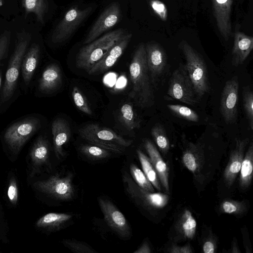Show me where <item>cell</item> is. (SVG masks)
I'll use <instances>...</instances> for the list:
<instances>
[{
	"instance_id": "cell-39",
	"label": "cell",
	"mask_w": 253,
	"mask_h": 253,
	"mask_svg": "<svg viewBox=\"0 0 253 253\" xmlns=\"http://www.w3.org/2000/svg\"><path fill=\"white\" fill-rule=\"evenodd\" d=\"M150 5L154 12L163 21H166L168 11L166 5L159 0H151Z\"/></svg>"
},
{
	"instance_id": "cell-4",
	"label": "cell",
	"mask_w": 253,
	"mask_h": 253,
	"mask_svg": "<svg viewBox=\"0 0 253 253\" xmlns=\"http://www.w3.org/2000/svg\"><path fill=\"white\" fill-rule=\"evenodd\" d=\"M79 133L90 144L118 154L124 152L125 148L133 142L132 140L123 138L110 128L96 124L84 126L79 129Z\"/></svg>"
},
{
	"instance_id": "cell-31",
	"label": "cell",
	"mask_w": 253,
	"mask_h": 253,
	"mask_svg": "<svg viewBox=\"0 0 253 253\" xmlns=\"http://www.w3.org/2000/svg\"><path fill=\"white\" fill-rule=\"evenodd\" d=\"M199 154V146L193 143H190L183 153V163L187 169L192 172H195L198 169Z\"/></svg>"
},
{
	"instance_id": "cell-23",
	"label": "cell",
	"mask_w": 253,
	"mask_h": 253,
	"mask_svg": "<svg viewBox=\"0 0 253 253\" xmlns=\"http://www.w3.org/2000/svg\"><path fill=\"white\" fill-rule=\"evenodd\" d=\"M62 74L60 67L56 64L48 65L43 71L39 81V88L44 92L56 89L61 84Z\"/></svg>"
},
{
	"instance_id": "cell-30",
	"label": "cell",
	"mask_w": 253,
	"mask_h": 253,
	"mask_svg": "<svg viewBox=\"0 0 253 253\" xmlns=\"http://www.w3.org/2000/svg\"><path fill=\"white\" fill-rule=\"evenodd\" d=\"M152 137L164 155H166L169 149V141L163 126L159 123L155 125L151 129Z\"/></svg>"
},
{
	"instance_id": "cell-24",
	"label": "cell",
	"mask_w": 253,
	"mask_h": 253,
	"mask_svg": "<svg viewBox=\"0 0 253 253\" xmlns=\"http://www.w3.org/2000/svg\"><path fill=\"white\" fill-rule=\"evenodd\" d=\"M40 53L39 45L34 44L23 57L21 70L23 79L26 85L29 84L34 74L39 61Z\"/></svg>"
},
{
	"instance_id": "cell-21",
	"label": "cell",
	"mask_w": 253,
	"mask_h": 253,
	"mask_svg": "<svg viewBox=\"0 0 253 253\" xmlns=\"http://www.w3.org/2000/svg\"><path fill=\"white\" fill-rule=\"evenodd\" d=\"M73 216L65 213H48L36 222V226L39 228L46 231L55 232L65 227L71 221Z\"/></svg>"
},
{
	"instance_id": "cell-35",
	"label": "cell",
	"mask_w": 253,
	"mask_h": 253,
	"mask_svg": "<svg viewBox=\"0 0 253 253\" xmlns=\"http://www.w3.org/2000/svg\"><path fill=\"white\" fill-rule=\"evenodd\" d=\"M131 175L136 184L143 189L150 192H154L153 186L146 175L136 165L131 164L129 167Z\"/></svg>"
},
{
	"instance_id": "cell-12",
	"label": "cell",
	"mask_w": 253,
	"mask_h": 253,
	"mask_svg": "<svg viewBox=\"0 0 253 253\" xmlns=\"http://www.w3.org/2000/svg\"><path fill=\"white\" fill-rule=\"evenodd\" d=\"M239 84L235 77L226 82L221 94L220 110L226 123H234L237 119Z\"/></svg>"
},
{
	"instance_id": "cell-40",
	"label": "cell",
	"mask_w": 253,
	"mask_h": 253,
	"mask_svg": "<svg viewBox=\"0 0 253 253\" xmlns=\"http://www.w3.org/2000/svg\"><path fill=\"white\" fill-rule=\"evenodd\" d=\"M7 195L9 202L13 205H16L18 200V189L14 178H11L9 181Z\"/></svg>"
},
{
	"instance_id": "cell-9",
	"label": "cell",
	"mask_w": 253,
	"mask_h": 253,
	"mask_svg": "<svg viewBox=\"0 0 253 253\" xmlns=\"http://www.w3.org/2000/svg\"><path fill=\"white\" fill-rule=\"evenodd\" d=\"M40 126V121L36 118L18 122L7 128L4 134V140L11 151L16 154Z\"/></svg>"
},
{
	"instance_id": "cell-10",
	"label": "cell",
	"mask_w": 253,
	"mask_h": 253,
	"mask_svg": "<svg viewBox=\"0 0 253 253\" xmlns=\"http://www.w3.org/2000/svg\"><path fill=\"white\" fill-rule=\"evenodd\" d=\"M92 10V7L83 9L78 7L70 9L54 29L51 36L52 42L54 43H61L68 39L87 17Z\"/></svg>"
},
{
	"instance_id": "cell-36",
	"label": "cell",
	"mask_w": 253,
	"mask_h": 253,
	"mask_svg": "<svg viewBox=\"0 0 253 253\" xmlns=\"http://www.w3.org/2000/svg\"><path fill=\"white\" fill-rule=\"evenodd\" d=\"M62 244L72 252L76 253H96V251L84 242L75 239H64Z\"/></svg>"
},
{
	"instance_id": "cell-33",
	"label": "cell",
	"mask_w": 253,
	"mask_h": 253,
	"mask_svg": "<svg viewBox=\"0 0 253 253\" xmlns=\"http://www.w3.org/2000/svg\"><path fill=\"white\" fill-rule=\"evenodd\" d=\"M243 103L245 113L248 122L250 129H253V93L250 86L243 88Z\"/></svg>"
},
{
	"instance_id": "cell-18",
	"label": "cell",
	"mask_w": 253,
	"mask_h": 253,
	"mask_svg": "<svg viewBox=\"0 0 253 253\" xmlns=\"http://www.w3.org/2000/svg\"><path fill=\"white\" fill-rule=\"evenodd\" d=\"M253 49V38L243 32L236 31L232 50V64L242 65Z\"/></svg>"
},
{
	"instance_id": "cell-43",
	"label": "cell",
	"mask_w": 253,
	"mask_h": 253,
	"mask_svg": "<svg viewBox=\"0 0 253 253\" xmlns=\"http://www.w3.org/2000/svg\"><path fill=\"white\" fill-rule=\"evenodd\" d=\"M215 250V245L211 240L207 241L203 245V250L205 253H213Z\"/></svg>"
},
{
	"instance_id": "cell-32",
	"label": "cell",
	"mask_w": 253,
	"mask_h": 253,
	"mask_svg": "<svg viewBox=\"0 0 253 253\" xmlns=\"http://www.w3.org/2000/svg\"><path fill=\"white\" fill-rule=\"evenodd\" d=\"M168 108L177 117L188 121L198 122L199 115L191 108L179 104H168Z\"/></svg>"
},
{
	"instance_id": "cell-29",
	"label": "cell",
	"mask_w": 253,
	"mask_h": 253,
	"mask_svg": "<svg viewBox=\"0 0 253 253\" xmlns=\"http://www.w3.org/2000/svg\"><path fill=\"white\" fill-rule=\"evenodd\" d=\"M23 5L27 13H34L38 21L44 23V17L48 8L47 0H23Z\"/></svg>"
},
{
	"instance_id": "cell-38",
	"label": "cell",
	"mask_w": 253,
	"mask_h": 253,
	"mask_svg": "<svg viewBox=\"0 0 253 253\" xmlns=\"http://www.w3.org/2000/svg\"><path fill=\"white\" fill-rule=\"evenodd\" d=\"M220 210L224 213L229 214H239L245 210V204L234 201H224L220 206Z\"/></svg>"
},
{
	"instance_id": "cell-25",
	"label": "cell",
	"mask_w": 253,
	"mask_h": 253,
	"mask_svg": "<svg viewBox=\"0 0 253 253\" xmlns=\"http://www.w3.org/2000/svg\"><path fill=\"white\" fill-rule=\"evenodd\" d=\"M119 116L121 123L127 130H133L140 127L141 121L131 103L126 102L121 105Z\"/></svg>"
},
{
	"instance_id": "cell-45",
	"label": "cell",
	"mask_w": 253,
	"mask_h": 253,
	"mask_svg": "<svg viewBox=\"0 0 253 253\" xmlns=\"http://www.w3.org/2000/svg\"><path fill=\"white\" fill-rule=\"evenodd\" d=\"M2 5H3L2 0H0V6H2Z\"/></svg>"
},
{
	"instance_id": "cell-15",
	"label": "cell",
	"mask_w": 253,
	"mask_h": 253,
	"mask_svg": "<svg viewBox=\"0 0 253 253\" xmlns=\"http://www.w3.org/2000/svg\"><path fill=\"white\" fill-rule=\"evenodd\" d=\"M132 34L125 35L87 72L90 75L102 73L112 67L121 57L132 38Z\"/></svg>"
},
{
	"instance_id": "cell-5",
	"label": "cell",
	"mask_w": 253,
	"mask_h": 253,
	"mask_svg": "<svg viewBox=\"0 0 253 253\" xmlns=\"http://www.w3.org/2000/svg\"><path fill=\"white\" fill-rule=\"evenodd\" d=\"M31 39V35L24 31L19 33L17 35L15 48L5 74V83L2 92L3 101H8L13 93L22 61Z\"/></svg>"
},
{
	"instance_id": "cell-1",
	"label": "cell",
	"mask_w": 253,
	"mask_h": 253,
	"mask_svg": "<svg viewBox=\"0 0 253 253\" xmlns=\"http://www.w3.org/2000/svg\"><path fill=\"white\" fill-rule=\"evenodd\" d=\"M132 88L129 96L141 108L154 104V94L147 64L145 45L140 44L135 50L129 65Z\"/></svg>"
},
{
	"instance_id": "cell-13",
	"label": "cell",
	"mask_w": 253,
	"mask_h": 253,
	"mask_svg": "<svg viewBox=\"0 0 253 253\" xmlns=\"http://www.w3.org/2000/svg\"><path fill=\"white\" fill-rule=\"evenodd\" d=\"M121 11L119 4L113 2L101 14L92 26L84 44H87L98 38L101 34L114 27L120 20Z\"/></svg>"
},
{
	"instance_id": "cell-7",
	"label": "cell",
	"mask_w": 253,
	"mask_h": 253,
	"mask_svg": "<svg viewBox=\"0 0 253 253\" xmlns=\"http://www.w3.org/2000/svg\"><path fill=\"white\" fill-rule=\"evenodd\" d=\"M167 94L173 99L191 106L198 103L199 98L184 64H180L172 73L169 81Z\"/></svg>"
},
{
	"instance_id": "cell-14",
	"label": "cell",
	"mask_w": 253,
	"mask_h": 253,
	"mask_svg": "<svg viewBox=\"0 0 253 253\" xmlns=\"http://www.w3.org/2000/svg\"><path fill=\"white\" fill-rule=\"evenodd\" d=\"M147 64L152 84L162 75L167 63L164 48L158 43H148L145 45Z\"/></svg>"
},
{
	"instance_id": "cell-20",
	"label": "cell",
	"mask_w": 253,
	"mask_h": 253,
	"mask_svg": "<svg viewBox=\"0 0 253 253\" xmlns=\"http://www.w3.org/2000/svg\"><path fill=\"white\" fill-rule=\"evenodd\" d=\"M51 130L55 154L58 159H61L65 156L63 146L70 137V128L65 120L58 118L53 122Z\"/></svg>"
},
{
	"instance_id": "cell-22",
	"label": "cell",
	"mask_w": 253,
	"mask_h": 253,
	"mask_svg": "<svg viewBox=\"0 0 253 253\" xmlns=\"http://www.w3.org/2000/svg\"><path fill=\"white\" fill-rule=\"evenodd\" d=\"M49 149L47 140L40 136L30 151L31 162L35 170H38L49 163Z\"/></svg>"
},
{
	"instance_id": "cell-42",
	"label": "cell",
	"mask_w": 253,
	"mask_h": 253,
	"mask_svg": "<svg viewBox=\"0 0 253 253\" xmlns=\"http://www.w3.org/2000/svg\"><path fill=\"white\" fill-rule=\"evenodd\" d=\"M170 252L173 253H192V251L189 245L182 247L175 246L172 247Z\"/></svg>"
},
{
	"instance_id": "cell-28",
	"label": "cell",
	"mask_w": 253,
	"mask_h": 253,
	"mask_svg": "<svg viewBox=\"0 0 253 253\" xmlns=\"http://www.w3.org/2000/svg\"><path fill=\"white\" fill-rule=\"evenodd\" d=\"M179 231L186 238L192 239L195 236L197 223L190 211L185 210L179 220Z\"/></svg>"
},
{
	"instance_id": "cell-16",
	"label": "cell",
	"mask_w": 253,
	"mask_h": 253,
	"mask_svg": "<svg viewBox=\"0 0 253 253\" xmlns=\"http://www.w3.org/2000/svg\"><path fill=\"white\" fill-rule=\"evenodd\" d=\"M212 8L217 28L224 39L232 35L231 13L233 0H212Z\"/></svg>"
},
{
	"instance_id": "cell-44",
	"label": "cell",
	"mask_w": 253,
	"mask_h": 253,
	"mask_svg": "<svg viewBox=\"0 0 253 253\" xmlns=\"http://www.w3.org/2000/svg\"><path fill=\"white\" fill-rule=\"evenodd\" d=\"M151 252V249L148 244L145 242L134 253H150Z\"/></svg>"
},
{
	"instance_id": "cell-41",
	"label": "cell",
	"mask_w": 253,
	"mask_h": 253,
	"mask_svg": "<svg viewBox=\"0 0 253 253\" xmlns=\"http://www.w3.org/2000/svg\"><path fill=\"white\" fill-rule=\"evenodd\" d=\"M10 33L6 31L0 36V61L4 57L9 45Z\"/></svg>"
},
{
	"instance_id": "cell-2",
	"label": "cell",
	"mask_w": 253,
	"mask_h": 253,
	"mask_svg": "<svg viewBox=\"0 0 253 253\" xmlns=\"http://www.w3.org/2000/svg\"><path fill=\"white\" fill-rule=\"evenodd\" d=\"M124 35V30L118 29L107 33L83 46L76 56L77 67L87 72Z\"/></svg>"
},
{
	"instance_id": "cell-6",
	"label": "cell",
	"mask_w": 253,
	"mask_h": 253,
	"mask_svg": "<svg viewBox=\"0 0 253 253\" xmlns=\"http://www.w3.org/2000/svg\"><path fill=\"white\" fill-rule=\"evenodd\" d=\"M73 178V173L70 172L63 175L56 173L48 179L35 182L34 186L40 192L52 198L67 201L73 199L75 195Z\"/></svg>"
},
{
	"instance_id": "cell-3",
	"label": "cell",
	"mask_w": 253,
	"mask_h": 253,
	"mask_svg": "<svg viewBox=\"0 0 253 253\" xmlns=\"http://www.w3.org/2000/svg\"><path fill=\"white\" fill-rule=\"evenodd\" d=\"M179 47L186 61L184 66L200 99L210 91L206 64L202 56L186 41H181Z\"/></svg>"
},
{
	"instance_id": "cell-19",
	"label": "cell",
	"mask_w": 253,
	"mask_h": 253,
	"mask_svg": "<svg viewBox=\"0 0 253 253\" xmlns=\"http://www.w3.org/2000/svg\"><path fill=\"white\" fill-rule=\"evenodd\" d=\"M144 145L162 186L166 192L169 194V169L167 164L157 148L150 140H145Z\"/></svg>"
},
{
	"instance_id": "cell-8",
	"label": "cell",
	"mask_w": 253,
	"mask_h": 253,
	"mask_svg": "<svg viewBox=\"0 0 253 253\" xmlns=\"http://www.w3.org/2000/svg\"><path fill=\"white\" fill-rule=\"evenodd\" d=\"M124 186L126 194L135 203L148 209H160L168 203V195L150 192L138 186L126 172L123 174Z\"/></svg>"
},
{
	"instance_id": "cell-27",
	"label": "cell",
	"mask_w": 253,
	"mask_h": 253,
	"mask_svg": "<svg viewBox=\"0 0 253 253\" xmlns=\"http://www.w3.org/2000/svg\"><path fill=\"white\" fill-rule=\"evenodd\" d=\"M136 152L143 171L146 177L156 189L161 190V188L159 177L149 158L146 156L140 149H137Z\"/></svg>"
},
{
	"instance_id": "cell-26",
	"label": "cell",
	"mask_w": 253,
	"mask_h": 253,
	"mask_svg": "<svg viewBox=\"0 0 253 253\" xmlns=\"http://www.w3.org/2000/svg\"><path fill=\"white\" fill-rule=\"evenodd\" d=\"M253 170V144L251 142L242 161L239 178L240 187L248 188L251 184Z\"/></svg>"
},
{
	"instance_id": "cell-37",
	"label": "cell",
	"mask_w": 253,
	"mask_h": 253,
	"mask_svg": "<svg viewBox=\"0 0 253 253\" xmlns=\"http://www.w3.org/2000/svg\"><path fill=\"white\" fill-rule=\"evenodd\" d=\"M72 95L77 108L88 115H92V111L87 100L78 86H74L72 91Z\"/></svg>"
},
{
	"instance_id": "cell-34",
	"label": "cell",
	"mask_w": 253,
	"mask_h": 253,
	"mask_svg": "<svg viewBox=\"0 0 253 253\" xmlns=\"http://www.w3.org/2000/svg\"><path fill=\"white\" fill-rule=\"evenodd\" d=\"M80 149L84 156L94 160L106 159L111 155L110 151L91 144L83 145Z\"/></svg>"
},
{
	"instance_id": "cell-46",
	"label": "cell",
	"mask_w": 253,
	"mask_h": 253,
	"mask_svg": "<svg viewBox=\"0 0 253 253\" xmlns=\"http://www.w3.org/2000/svg\"><path fill=\"white\" fill-rule=\"evenodd\" d=\"M1 75H0V87L1 86Z\"/></svg>"
},
{
	"instance_id": "cell-17",
	"label": "cell",
	"mask_w": 253,
	"mask_h": 253,
	"mask_svg": "<svg viewBox=\"0 0 253 253\" xmlns=\"http://www.w3.org/2000/svg\"><path fill=\"white\" fill-rule=\"evenodd\" d=\"M249 141L248 138L236 140L235 147L230 154L223 175L224 181L228 186L232 185L240 170L245 150Z\"/></svg>"
},
{
	"instance_id": "cell-11",
	"label": "cell",
	"mask_w": 253,
	"mask_h": 253,
	"mask_svg": "<svg viewBox=\"0 0 253 253\" xmlns=\"http://www.w3.org/2000/svg\"><path fill=\"white\" fill-rule=\"evenodd\" d=\"M98 202L105 221L110 228L121 238H128L131 235L130 227L124 214L105 197H99Z\"/></svg>"
}]
</instances>
